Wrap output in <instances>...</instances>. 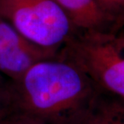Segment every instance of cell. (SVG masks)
Wrapping results in <instances>:
<instances>
[{"label":"cell","instance_id":"cell-1","mask_svg":"<svg viewBox=\"0 0 124 124\" xmlns=\"http://www.w3.org/2000/svg\"><path fill=\"white\" fill-rule=\"evenodd\" d=\"M10 113L44 124H82L101 90L77 65L56 57L7 82Z\"/></svg>","mask_w":124,"mask_h":124},{"label":"cell","instance_id":"cell-10","mask_svg":"<svg viewBox=\"0 0 124 124\" xmlns=\"http://www.w3.org/2000/svg\"><path fill=\"white\" fill-rule=\"evenodd\" d=\"M117 34L124 39V23L122 24V26H121V28L118 29V31H117Z\"/></svg>","mask_w":124,"mask_h":124},{"label":"cell","instance_id":"cell-6","mask_svg":"<svg viewBox=\"0 0 124 124\" xmlns=\"http://www.w3.org/2000/svg\"><path fill=\"white\" fill-rule=\"evenodd\" d=\"M82 124H124V101L101 92Z\"/></svg>","mask_w":124,"mask_h":124},{"label":"cell","instance_id":"cell-9","mask_svg":"<svg viewBox=\"0 0 124 124\" xmlns=\"http://www.w3.org/2000/svg\"><path fill=\"white\" fill-rule=\"evenodd\" d=\"M3 124H44L41 121L35 119L29 116L20 114H12L5 121Z\"/></svg>","mask_w":124,"mask_h":124},{"label":"cell","instance_id":"cell-2","mask_svg":"<svg viewBox=\"0 0 124 124\" xmlns=\"http://www.w3.org/2000/svg\"><path fill=\"white\" fill-rule=\"evenodd\" d=\"M58 57L80 68L102 92L124 101V39L117 32L77 31Z\"/></svg>","mask_w":124,"mask_h":124},{"label":"cell","instance_id":"cell-3","mask_svg":"<svg viewBox=\"0 0 124 124\" xmlns=\"http://www.w3.org/2000/svg\"><path fill=\"white\" fill-rule=\"evenodd\" d=\"M0 17L28 40L57 52L77 32L54 0H0Z\"/></svg>","mask_w":124,"mask_h":124},{"label":"cell","instance_id":"cell-4","mask_svg":"<svg viewBox=\"0 0 124 124\" xmlns=\"http://www.w3.org/2000/svg\"><path fill=\"white\" fill-rule=\"evenodd\" d=\"M58 52L32 43L0 17V74L16 81L32 65Z\"/></svg>","mask_w":124,"mask_h":124},{"label":"cell","instance_id":"cell-7","mask_svg":"<svg viewBox=\"0 0 124 124\" xmlns=\"http://www.w3.org/2000/svg\"><path fill=\"white\" fill-rule=\"evenodd\" d=\"M103 8L118 22L124 23V0H99Z\"/></svg>","mask_w":124,"mask_h":124},{"label":"cell","instance_id":"cell-5","mask_svg":"<svg viewBox=\"0 0 124 124\" xmlns=\"http://www.w3.org/2000/svg\"><path fill=\"white\" fill-rule=\"evenodd\" d=\"M77 31L117 32L122 23L103 8L99 0H54Z\"/></svg>","mask_w":124,"mask_h":124},{"label":"cell","instance_id":"cell-8","mask_svg":"<svg viewBox=\"0 0 124 124\" xmlns=\"http://www.w3.org/2000/svg\"><path fill=\"white\" fill-rule=\"evenodd\" d=\"M7 82L0 81V124H3L11 114L7 96Z\"/></svg>","mask_w":124,"mask_h":124}]
</instances>
